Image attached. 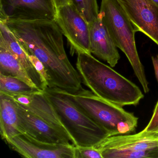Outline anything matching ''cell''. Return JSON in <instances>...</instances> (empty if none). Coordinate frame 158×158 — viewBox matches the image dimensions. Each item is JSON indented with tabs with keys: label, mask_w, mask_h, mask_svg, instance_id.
<instances>
[{
	"label": "cell",
	"mask_w": 158,
	"mask_h": 158,
	"mask_svg": "<svg viewBox=\"0 0 158 158\" xmlns=\"http://www.w3.org/2000/svg\"><path fill=\"white\" fill-rule=\"evenodd\" d=\"M152 64L154 67V71H155V76L157 79V82L158 83V55L154 57H152Z\"/></svg>",
	"instance_id": "obj_22"
},
{
	"label": "cell",
	"mask_w": 158,
	"mask_h": 158,
	"mask_svg": "<svg viewBox=\"0 0 158 158\" xmlns=\"http://www.w3.org/2000/svg\"><path fill=\"white\" fill-rule=\"evenodd\" d=\"M0 74L18 78L31 86L38 88L33 83L21 63L1 41Z\"/></svg>",
	"instance_id": "obj_15"
},
{
	"label": "cell",
	"mask_w": 158,
	"mask_h": 158,
	"mask_svg": "<svg viewBox=\"0 0 158 158\" xmlns=\"http://www.w3.org/2000/svg\"><path fill=\"white\" fill-rule=\"evenodd\" d=\"M54 1L57 8L71 3V0H54Z\"/></svg>",
	"instance_id": "obj_23"
},
{
	"label": "cell",
	"mask_w": 158,
	"mask_h": 158,
	"mask_svg": "<svg viewBox=\"0 0 158 158\" xmlns=\"http://www.w3.org/2000/svg\"><path fill=\"white\" fill-rule=\"evenodd\" d=\"M0 41L19 61L37 87L44 90L47 88L40 75L13 33L4 23L0 22Z\"/></svg>",
	"instance_id": "obj_13"
},
{
	"label": "cell",
	"mask_w": 158,
	"mask_h": 158,
	"mask_svg": "<svg viewBox=\"0 0 158 158\" xmlns=\"http://www.w3.org/2000/svg\"><path fill=\"white\" fill-rule=\"evenodd\" d=\"M74 158H103L101 152L95 146H75Z\"/></svg>",
	"instance_id": "obj_19"
},
{
	"label": "cell",
	"mask_w": 158,
	"mask_h": 158,
	"mask_svg": "<svg viewBox=\"0 0 158 158\" xmlns=\"http://www.w3.org/2000/svg\"><path fill=\"white\" fill-rule=\"evenodd\" d=\"M152 1L158 6V0H152Z\"/></svg>",
	"instance_id": "obj_24"
},
{
	"label": "cell",
	"mask_w": 158,
	"mask_h": 158,
	"mask_svg": "<svg viewBox=\"0 0 158 158\" xmlns=\"http://www.w3.org/2000/svg\"><path fill=\"white\" fill-rule=\"evenodd\" d=\"M54 21L67 39L72 53H91L89 24L72 3L57 8Z\"/></svg>",
	"instance_id": "obj_6"
},
{
	"label": "cell",
	"mask_w": 158,
	"mask_h": 158,
	"mask_svg": "<svg viewBox=\"0 0 158 158\" xmlns=\"http://www.w3.org/2000/svg\"><path fill=\"white\" fill-rule=\"evenodd\" d=\"M3 23L14 34L27 55L35 56L44 64L50 78L48 88L71 94L83 89L80 75L68 59L63 34L54 20H8Z\"/></svg>",
	"instance_id": "obj_1"
},
{
	"label": "cell",
	"mask_w": 158,
	"mask_h": 158,
	"mask_svg": "<svg viewBox=\"0 0 158 158\" xmlns=\"http://www.w3.org/2000/svg\"><path fill=\"white\" fill-rule=\"evenodd\" d=\"M40 91L43 90L31 86L18 78L0 74V93L10 96L32 94Z\"/></svg>",
	"instance_id": "obj_16"
},
{
	"label": "cell",
	"mask_w": 158,
	"mask_h": 158,
	"mask_svg": "<svg viewBox=\"0 0 158 158\" xmlns=\"http://www.w3.org/2000/svg\"><path fill=\"white\" fill-rule=\"evenodd\" d=\"M136 32H140L158 45V6L152 0H116Z\"/></svg>",
	"instance_id": "obj_9"
},
{
	"label": "cell",
	"mask_w": 158,
	"mask_h": 158,
	"mask_svg": "<svg viewBox=\"0 0 158 158\" xmlns=\"http://www.w3.org/2000/svg\"><path fill=\"white\" fill-rule=\"evenodd\" d=\"M99 15L115 46L125 54L145 93L149 91L144 67L137 51L136 31L116 0H102Z\"/></svg>",
	"instance_id": "obj_4"
},
{
	"label": "cell",
	"mask_w": 158,
	"mask_h": 158,
	"mask_svg": "<svg viewBox=\"0 0 158 158\" xmlns=\"http://www.w3.org/2000/svg\"><path fill=\"white\" fill-rule=\"evenodd\" d=\"M54 0H0V22L54 20Z\"/></svg>",
	"instance_id": "obj_7"
},
{
	"label": "cell",
	"mask_w": 158,
	"mask_h": 158,
	"mask_svg": "<svg viewBox=\"0 0 158 158\" xmlns=\"http://www.w3.org/2000/svg\"><path fill=\"white\" fill-rule=\"evenodd\" d=\"M0 132L4 140L23 134L19 126L15 102L12 98L0 93Z\"/></svg>",
	"instance_id": "obj_14"
},
{
	"label": "cell",
	"mask_w": 158,
	"mask_h": 158,
	"mask_svg": "<svg viewBox=\"0 0 158 158\" xmlns=\"http://www.w3.org/2000/svg\"><path fill=\"white\" fill-rule=\"evenodd\" d=\"M90 37V52L114 67L120 56L107 27L98 15V18L89 23Z\"/></svg>",
	"instance_id": "obj_12"
},
{
	"label": "cell",
	"mask_w": 158,
	"mask_h": 158,
	"mask_svg": "<svg viewBox=\"0 0 158 158\" xmlns=\"http://www.w3.org/2000/svg\"><path fill=\"white\" fill-rule=\"evenodd\" d=\"M108 158H158V148L141 151L112 153Z\"/></svg>",
	"instance_id": "obj_18"
},
{
	"label": "cell",
	"mask_w": 158,
	"mask_h": 158,
	"mask_svg": "<svg viewBox=\"0 0 158 158\" xmlns=\"http://www.w3.org/2000/svg\"><path fill=\"white\" fill-rule=\"evenodd\" d=\"M28 56L36 70L41 76L46 87L48 88L50 81V78L44 64L35 56L31 55H28Z\"/></svg>",
	"instance_id": "obj_20"
},
{
	"label": "cell",
	"mask_w": 158,
	"mask_h": 158,
	"mask_svg": "<svg viewBox=\"0 0 158 158\" xmlns=\"http://www.w3.org/2000/svg\"><path fill=\"white\" fill-rule=\"evenodd\" d=\"M95 146L102 152L103 158L112 153L141 151L158 148V132L144 130L137 134L110 136Z\"/></svg>",
	"instance_id": "obj_11"
},
{
	"label": "cell",
	"mask_w": 158,
	"mask_h": 158,
	"mask_svg": "<svg viewBox=\"0 0 158 158\" xmlns=\"http://www.w3.org/2000/svg\"><path fill=\"white\" fill-rule=\"evenodd\" d=\"M44 93L53 105L75 146H94L110 136L107 131L77 106L68 92L56 88H48Z\"/></svg>",
	"instance_id": "obj_3"
},
{
	"label": "cell",
	"mask_w": 158,
	"mask_h": 158,
	"mask_svg": "<svg viewBox=\"0 0 158 158\" xmlns=\"http://www.w3.org/2000/svg\"><path fill=\"white\" fill-rule=\"evenodd\" d=\"M15 102L19 126L23 133H26L34 138L46 143L73 144V139L67 134L44 118L27 110Z\"/></svg>",
	"instance_id": "obj_10"
},
{
	"label": "cell",
	"mask_w": 158,
	"mask_h": 158,
	"mask_svg": "<svg viewBox=\"0 0 158 158\" xmlns=\"http://www.w3.org/2000/svg\"><path fill=\"white\" fill-rule=\"evenodd\" d=\"M77 106L110 136L130 134L135 130L138 118L123 107L101 98L91 91L83 89L69 93Z\"/></svg>",
	"instance_id": "obj_5"
},
{
	"label": "cell",
	"mask_w": 158,
	"mask_h": 158,
	"mask_svg": "<svg viewBox=\"0 0 158 158\" xmlns=\"http://www.w3.org/2000/svg\"><path fill=\"white\" fill-rule=\"evenodd\" d=\"M76 67L82 83L102 99L123 107L137 105L144 98L135 84L91 53H78Z\"/></svg>",
	"instance_id": "obj_2"
},
{
	"label": "cell",
	"mask_w": 158,
	"mask_h": 158,
	"mask_svg": "<svg viewBox=\"0 0 158 158\" xmlns=\"http://www.w3.org/2000/svg\"><path fill=\"white\" fill-rule=\"evenodd\" d=\"M71 3L88 23L98 18L99 12L97 0H71Z\"/></svg>",
	"instance_id": "obj_17"
},
{
	"label": "cell",
	"mask_w": 158,
	"mask_h": 158,
	"mask_svg": "<svg viewBox=\"0 0 158 158\" xmlns=\"http://www.w3.org/2000/svg\"><path fill=\"white\" fill-rule=\"evenodd\" d=\"M143 130L147 132H158V101L149 122Z\"/></svg>",
	"instance_id": "obj_21"
},
{
	"label": "cell",
	"mask_w": 158,
	"mask_h": 158,
	"mask_svg": "<svg viewBox=\"0 0 158 158\" xmlns=\"http://www.w3.org/2000/svg\"><path fill=\"white\" fill-rule=\"evenodd\" d=\"M14 150L24 158H74L73 144H51L40 141L26 133L5 140Z\"/></svg>",
	"instance_id": "obj_8"
},
{
	"label": "cell",
	"mask_w": 158,
	"mask_h": 158,
	"mask_svg": "<svg viewBox=\"0 0 158 158\" xmlns=\"http://www.w3.org/2000/svg\"></svg>",
	"instance_id": "obj_25"
}]
</instances>
